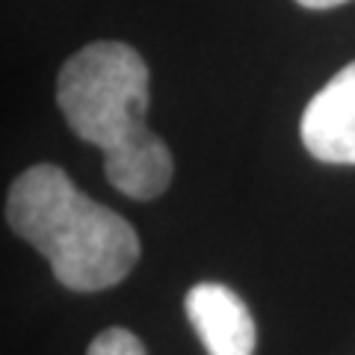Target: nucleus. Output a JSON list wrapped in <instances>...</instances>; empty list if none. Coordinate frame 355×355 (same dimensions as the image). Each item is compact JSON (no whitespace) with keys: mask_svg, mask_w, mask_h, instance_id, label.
<instances>
[{"mask_svg":"<svg viewBox=\"0 0 355 355\" xmlns=\"http://www.w3.org/2000/svg\"><path fill=\"white\" fill-rule=\"evenodd\" d=\"M6 222L48 258L53 279L77 293L119 284L139 258V237L130 222L83 196L53 163H36L15 178Z\"/></svg>","mask_w":355,"mask_h":355,"instance_id":"2","label":"nucleus"},{"mask_svg":"<svg viewBox=\"0 0 355 355\" xmlns=\"http://www.w3.org/2000/svg\"><path fill=\"white\" fill-rule=\"evenodd\" d=\"M184 311L210 355L254 352V320L231 287L219 282L196 284L184 299Z\"/></svg>","mask_w":355,"mask_h":355,"instance_id":"4","label":"nucleus"},{"mask_svg":"<svg viewBox=\"0 0 355 355\" xmlns=\"http://www.w3.org/2000/svg\"><path fill=\"white\" fill-rule=\"evenodd\" d=\"M299 133L311 157L355 166V62L343 65L308 101Z\"/></svg>","mask_w":355,"mask_h":355,"instance_id":"3","label":"nucleus"},{"mask_svg":"<svg viewBox=\"0 0 355 355\" xmlns=\"http://www.w3.org/2000/svg\"><path fill=\"white\" fill-rule=\"evenodd\" d=\"M148 65L125 42H92L57 77V104L80 139L104 151L107 181L137 202L172 181V151L148 130Z\"/></svg>","mask_w":355,"mask_h":355,"instance_id":"1","label":"nucleus"},{"mask_svg":"<svg viewBox=\"0 0 355 355\" xmlns=\"http://www.w3.org/2000/svg\"><path fill=\"white\" fill-rule=\"evenodd\" d=\"M86 355H148V352H146L142 340L133 335V331L113 326V329L101 331V335L89 343Z\"/></svg>","mask_w":355,"mask_h":355,"instance_id":"5","label":"nucleus"},{"mask_svg":"<svg viewBox=\"0 0 355 355\" xmlns=\"http://www.w3.org/2000/svg\"><path fill=\"white\" fill-rule=\"evenodd\" d=\"M296 3L305 6V9H331V6L347 3V0H296Z\"/></svg>","mask_w":355,"mask_h":355,"instance_id":"6","label":"nucleus"}]
</instances>
